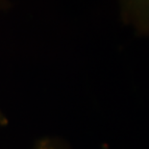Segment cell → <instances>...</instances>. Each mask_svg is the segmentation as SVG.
<instances>
[{
  "label": "cell",
  "mask_w": 149,
  "mask_h": 149,
  "mask_svg": "<svg viewBox=\"0 0 149 149\" xmlns=\"http://www.w3.org/2000/svg\"><path fill=\"white\" fill-rule=\"evenodd\" d=\"M30 149H71L68 143L57 136H43L34 142Z\"/></svg>",
  "instance_id": "7a4b0ae2"
},
{
  "label": "cell",
  "mask_w": 149,
  "mask_h": 149,
  "mask_svg": "<svg viewBox=\"0 0 149 149\" xmlns=\"http://www.w3.org/2000/svg\"><path fill=\"white\" fill-rule=\"evenodd\" d=\"M120 15L126 23L149 34V0H116Z\"/></svg>",
  "instance_id": "6da1fadb"
},
{
  "label": "cell",
  "mask_w": 149,
  "mask_h": 149,
  "mask_svg": "<svg viewBox=\"0 0 149 149\" xmlns=\"http://www.w3.org/2000/svg\"><path fill=\"white\" fill-rule=\"evenodd\" d=\"M9 125V117L0 109V127H7Z\"/></svg>",
  "instance_id": "277c9868"
},
{
  "label": "cell",
  "mask_w": 149,
  "mask_h": 149,
  "mask_svg": "<svg viewBox=\"0 0 149 149\" xmlns=\"http://www.w3.org/2000/svg\"><path fill=\"white\" fill-rule=\"evenodd\" d=\"M13 7L12 0H0V14L9 11Z\"/></svg>",
  "instance_id": "3957f363"
}]
</instances>
